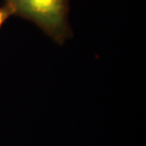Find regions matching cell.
I'll return each instance as SVG.
<instances>
[{
  "label": "cell",
  "instance_id": "6da1fadb",
  "mask_svg": "<svg viewBox=\"0 0 146 146\" xmlns=\"http://www.w3.org/2000/svg\"><path fill=\"white\" fill-rule=\"evenodd\" d=\"M14 14L28 18L58 43L68 37V0H5Z\"/></svg>",
  "mask_w": 146,
  "mask_h": 146
},
{
  "label": "cell",
  "instance_id": "7a4b0ae2",
  "mask_svg": "<svg viewBox=\"0 0 146 146\" xmlns=\"http://www.w3.org/2000/svg\"><path fill=\"white\" fill-rule=\"evenodd\" d=\"M13 14H14L13 9L9 4H7V3H6L4 6L0 7V28H1V26L3 25V23H4L11 15H13Z\"/></svg>",
  "mask_w": 146,
  "mask_h": 146
}]
</instances>
